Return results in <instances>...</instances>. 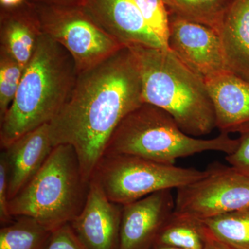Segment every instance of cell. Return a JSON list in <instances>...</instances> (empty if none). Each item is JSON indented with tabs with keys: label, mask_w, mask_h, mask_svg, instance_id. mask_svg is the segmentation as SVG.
Here are the masks:
<instances>
[{
	"label": "cell",
	"mask_w": 249,
	"mask_h": 249,
	"mask_svg": "<svg viewBox=\"0 0 249 249\" xmlns=\"http://www.w3.org/2000/svg\"><path fill=\"white\" fill-rule=\"evenodd\" d=\"M52 232L34 218L15 217L0 229V249H45Z\"/></svg>",
	"instance_id": "obj_19"
},
{
	"label": "cell",
	"mask_w": 249,
	"mask_h": 249,
	"mask_svg": "<svg viewBox=\"0 0 249 249\" xmlns=\"http://www.w3.org/2000/svg\"><path fill=\"white\" fill-rule=\"evenodd\" d=\"M150 249H182L178 247H173V246L160 245V244H155L153 247Z\"/></svg>",
	"instance_id": "obj_29"
},
{
	"label": "cell",
	"mask_w": 249,
	"mask_h": 249,
	"mask_svg": "<svg viewBox=\"0 0 249 249\" xmlns=\"http://www.w3.org/2000/svg\"><path fill=\"white\" fill-rule=\"evenodd\" d=\"M45 249H88L78 238L71 224L53 231Z\"/></svg>",
	"instance_id": "obj_23"
},
{
	"label": "cell",
	"mask_w": 249,
	"mask_h": 249,
	"mask_svg": "<svg viewBox=\"0 0 249 249\" xmlns=\"http://www.w3.org/2000/svg\"><path fill=\"white\" fill-rule=\"evenodd\" d=\"M169 14L214 29L219 34L235 0H163Z\"/></svg>",
	"instance_id": "obj_18"
},
{
	"label": "cell",
	"mask_w": 249,
	"mask_h": 249,
	"mask_svg": "<svg viewBox=\"0 0 249 249\" xmlns=\"http://www.w3.org/2000/svg\"><path fill=\"white\" fill-rule=\"evenodd\" d=\"M138 65L144 103L164 109L191 137L217 127L215 111L206 80L162 47L129 46Z\"/></svg>",
	"instance_id": "obj_3"
},
{
	"label": "cell",
	"mask_w": 249,
	"mask_h": 249,
	"mask_svg": "<svg viewBox=\"0 0 249 249\" xmlns=\"http://www.w3.org/2000/svg\"><path fill=\"white\" fill-rule=\"evenodd\" d=\"M82 7L103 30L125 47H165L133 0H85Z\"/></svg>",
	"instance_id": "obj_12"
},
{
	"label": "cell",
	"mask_w": 249,
	"mask_h": 249,
	"mask_svg": "<svg viewBox=\"0 0 249 249\" xmlns=\"http://www.w3.org/2000/svg\"><path fill=\"white\" fill-rule=\"evenodd\" d=\"M49 124H43L1 149L9 170V199L14 198L42 168L53 149Z\"/></svg>",
	"instance_id": "obj_13"
},
{
	"label": "cell",
	"mask_w": 249,
	"mask_h": 249,
	"mask_svg": "<svg viewBox=\"0 0 249 249\" xmlns=\"http://www.w3.org/2000/svg\"><path fill=\"white\" fill-rule=\"evenodd\" d=\"M77 76L71 55L42 34L14 102L0 121L1 148L53 120L71 96Z\"/></svg>",
	"instance_id": "obj_2"
},
{
	"label": "cell",
	"mask_w": 249,
	"mask_h": 249,
	"mask_svg": "<svg viewBox=\"0 0 249 249\" xmlns=\"http://www.w3.org/2000/svg\"><path fill=\"white\" fill-rule=\"evenodd\" d=\"M26 0H0V4L1 7H15L22 4Z\"/></svg>",
	"instance_id": "obj_28"
},
{
	"label": "cell",
	"mask_w": 249,
	"mask_h": 249,
	"mask_svg": "<svg viewBox=\"0 0 249 249\" xmlns=\"http://www.w3.org/2000/svg\"><path fill=\"white\" fill-rule=\"evenodd\" d=\"M239 145L233 153L226 156L231 166L249 176V130L240 134Z\"/></svg>",
	"instance_id": "obj_25"
},
{
	"label": "cell",
	"mask_w": 249,
	"mask_h": 249,
	"mask_svg": "<svg viewBox=\"0 0 249 249\" xmlns=\"http://www.w3.org/2000/svg\"><path fill=\"white\" fill-rule=\"evenodd\" d=\"M202 221L211 235L232 249H249V209Z\"/></svg>",
	"instance_id": "obj_20"
},
{
	"label": "cell",
	"mask_w": 249,
	"mask_h": 249,
	"mask_svg": "<svg viewBox=\"0 0 249 249\" xmlns=\"http://www.w3.org/2000/svg\"><path fill=\"white\" fill-rule=\"evenodd\" d=\"M9 170L4 152L0 156V222L1 227L14 221L9 211Z\"/></svg>",
	"instance_id": "obj_24"
},
{
	"label": "cell",
	"mask_w": 249,
	"mask_h": 249,
	"mask_svg": "<svg viewBox=\"0 0 249 249\" xmlns=\"http://www.w3.org/2000/svg\"><path fill=\"white\" fill-rule=\"evenodd\" d=\"M222 133L249 130V82L231 72L206 80Z\"/></svg>",
	"instance_id": "obj_14"
},
{
	"label": "cell",
	"mask_w": 249,
	"mask_h": 249,
	"mask_svg": "<svg viewBox=\"0 0 249 249\" xmlns=\"http://www.w3.org/2000/svg\"><path fill=\"white\" fill-rule=\"evenodd\" d=\"M229 71L249 82V0H235L219 32Z\"/></svg>",
	"instance_id": "obj_16"
},
{
	"label": "cell",
	"mask_w": 249,
	"mask_h": 249,
	"mask_svg": "<svg viewBox=\"0 0 249 249\" xmlns=\"http://www.w3.org/2000/svg\"><path fill=\"white\" fill-rule=\"evenodd\" d=\"M25 69L0 49V121L14 102Z\"/></svg>",
	"instance_id": "obj_21"
},
{
	"label": "cell",
	"mask_w": 249,
	"mask_h": 249,
	"mask_svg": "<svg viewBox=\"0 0 249 249\" xmlns=\"http://www.w3.org/2000/svg\"><path fill=\"white\" fill-rule=\"evenodd\" d=\"M89 186L74 148L57 145L35 176L9 201L10 214L34 218L53 231L80 213Z\"/></svg>",
	"instance_id": "obj_5"
},
{
	"label": "cell",
	"mask_w": 249,
	"mask_h": 249,
	"mask_svg": "<svg viewBox=\"0 0 249 249\" xmlns=\"http://www.w3.org/2000/svg\"><path fill=\"white\" fill-rule=\"evenodd\" d=\"M143 103L137 60L124 47L78 73L71 96L49 123L52 144L74 148L83 178L89 182L116 127Z\"/></svg>",
	"instance_id": "obj_1"
},
{
	"label": "cell",
	"mask_w": 249,
	"mask_h": 249,
	"mask_svg": "<svg viewBox=\"0 0 249 249\" xmlns=\"http://www.w3.org/2000/svg\"><path fill=\"white\" fill-rule=\"evenodd\" d=\"M31 4L47 6H82L85 0H27Z\"/></svg>",
	"instance_id": "obj_26"
},
{
	"label": "cell",
	"mask_w": 249,
	"mask_h": 249,
	"mask_svg": "<svg viewBox=\"0 0 249 249\" xmlns=\"http://www.w3.org/2000/svg\"><path fill=\"white\" fill-rule=\"evenodd\" d=\"M173 190L156 192L123 206L119 249H150L174 211Z\"/></svg>",
	"instance_id": "obj_10"
},
{
	"label": "cell",
	"mask_w": 249,
	"mask_h": 249,
	"mask_svg": "<svg viewBox=\"0 0 249 249\" xmlns=\"http://www.w3.org/2000/svg\"><path fill=\"white\" fill-rule=\"evenodd\" d=\"M43 34L34 4L0 9V49L26 69Z\"/></svg>",
	"instance_id": "obj_15"
},
{
	"label": "cell",
	"mask_w": 249,
	"mask_h": 249,
	"mask_svg": "<svg viewBox=\"0 0 249 249\" xmlns=\"http://www.w3.org/2000/svg\"><path fill=\"white\" fill-rule=\"evenodd\" d=\"M122 211L92 178L84 207L70 224L87 249H119Z\"/></svg>",
	"instance_id": "obj_11"
},
{
	"label": "cell",
	"mask_w": 249,
	"mask_h": 249,
	"mask_svg": "<svg viewBox=\"0 0 249 249\" xmlns=\"http://www.w3.org/2000/svg\"><path fill=\"white\" fill-rule=\"evenodd\" d=\"M204 178L177 189L175 211L201 220L249 209V176L214 163Z\"/></svg>",
	"instance_id": "obj_8"
},
{
	"label": "cell",
	"mask_w": 249,
	"mask_h": 249,
	"mask_svg": "<svg viewBox=\"0 0 249 249\" xmlns=\"http://www.w3.org/2000/svg\"><path fill=\"white\" fill-rule=\"evenodd\" d=\"M34 6L42 32L66 49L78 74L125 47L103 30L82 6Z\"/></svg>",
	"instance_id": "obj_7"
},
{
	"label": "cell",
	"mask_w": 249,
	"mask_h": 249,
	"mask_svg": "<svg viewBox=\"0 0 249 249\" xmlns=\"http://www.w3.org/2000/svg\"><path fill=\"white\" fill-rule=\"evenodd\" d=\"M145 22L168 48L169 12L163 0H133Z\"/></svg>",
	"instance_id": "obj_22"
},
{
	"label": "cell",
	"mask_w": 249,
	"mask_h": 249,
	"mask_svg": "<svg viewBox=\"0 0 249 249\" xmlns=\"http://www.w3.org/2000/svg\"><path fill=\"white\" fill-rule=\"evenodd\" d=\"M207 174L208 170L163 164L137 156L104 155L92 178L97 180L109 201L124 206L156 192L178 189Z\"/></svg>",
	"instance_id": "obj_6"
},
{
	"label": "cell",
	"mask_w": 249,
	"mask_h": 249,
	"mask_svg": "<svg viewBox=\"0 0 249 249\" xmlns=\"http://www.w3.org/2000/svg\"><path fill=\"white\" fill-rule=\"evenodd\" d=\"M204 249H232L214 238L209 232V240Z\"/></svg>",
	"instance_id": "obj_27"
},
{
	"label": "cell",
	"mask_w": 249,
	"mask_h": 249,
	"mask_svg": "<svg viewBox=\"0 0 249 249\" xmlns=\"http://www.w3.org/2000/svg\"><path fill=\"white\" fill-rule=\"evenodd\" d=\"M209 232L201 219L174 211L157 236L155 244L182 249H204Z\"/></svg>",
	"instance_id": "obj_17"
},
{
	"label": "cell",
	"mask_w": 249,
	"mask_h": 249,
	"mask_svg": "<svg viewBox=\"0 0 249 249\" xmlns=\"http://www.w3.org/2000/svg\"><path fill=\"white\" fill-rule=\"evenodd\" d=\"M168 49L205 80L231 72L214 29L169 14Z\"/></svg>",
	"instance_id": "obj_9"
},
{
	"label": "cell",
	"mask_w": 249,
	"mask_h": 249,
	"mask_svg": "<svg viewBox=\"0 0 249 249\" xmlns=\"http://www.w3.org/2000/svg\"><path fill=\"white\" fill-rule=\"evenodd\" d=\"M239 139L221 133L215 138L197 139L183 132L169 113L143 103L129 113L116 127L104 155H129L175 165L179 158L208 151L231 155Z\"/></svg>",
	"instance_id": "obj_4"
}]
</instances>
